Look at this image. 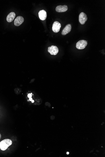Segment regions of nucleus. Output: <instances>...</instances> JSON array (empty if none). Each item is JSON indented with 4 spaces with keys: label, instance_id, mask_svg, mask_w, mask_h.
<instances>
[{
    "label": "nucleus",
    "instance_id": "f257e3e1",
    "mask_svg": "<svg viewBox=\"0 0 105 157\" xmlns=\"http://www.w3.org/2000/svg\"><path fill=\"white\" fill-rule=\"evenodd\" d=\"M12 144V142L11 140L5 139L0 142V149L3 151L6 150Z\"/></svg>",
    "mask_w": 105,
    "mask_h": 157
},
{
    "label": "nucleus",
    "instance_id": "f03ea898",
    "mask_svg": "<svg viewBox=\"0 0 105 157\" xmlns=\"http://www.w3.org/2000/svg\"><path fill=\"white\" fill-rule=\"evenodd\" d=\"M87 44L88 42L87 41L84 40L79 41L76 44V48L78 49H83L86 48Z\"/></svg>",
    "mask_w": 105,
    "mask_h": 157
},
{
    "label": "nucleus",
    "instance_id": "7ed1b4c3",
    "mask_svg": "<svg viewBox=\"0 0 105 157\" xmlns=\"http://www.w3.org/2000/svg\"><path fill=\"white\" fill-rule=\"evenodd\" d=\"M59 49L56 46H52L48 48V52L51 55H56L59 52Z\"/></svg>",
    "mask_w": 105,
    "mask_h": 157
},
{
    "label": "nucleus",
    "instance_id": "20e7f679",
    "mask_svg": "<svg viewBox=\"0 0 105 157\" xmlns=\"http://www.w3.org/2000/svg\"><path fill=\"white\" fill-rule=\"evenodd\" d=\"M61 27V24L58 21H55L52 25V31L55 33H58Z\"/></svg>",
    "mask_w": 105,
    "mask_h": 157
},
{
    "label": "nucleus",
    "instance_id": "39448f33",
    "mask_svg": "<svg viewBox=\"0 0 105 157\" xmlns=\"http://www.w3.org/2000/svg\"><path fill=\"white\" fill-rule=\"evenodd\" d=\"M88 20V17L86 14L82 12L79 15V21L82 25L84 24Z\"/></svg>",
    "mask_w": 105,
    "mask_h": 157
},
{
    "label": "nucleus",
    "instance_id": "423d86ee",
    "mask_svg": "<svg viewBox=\"0 0 105 157\" xmlns=\"http://www.w3.org/2000/svg\"><path fill=\"white\" fill-rule=\"evenodd\" d=\"M68 7L66 5L64 6H59L56 8V11L58 12H66L68 10Z\"/></svg>",
    "mask_w": 105,
    "mask_h": 157
},
{
    "label": "nucleus",
    "instance_id": "0eeeda50",
    "mask_svg": "<svg viewBox=\"0 0 105 157\" xmlns=\"http://www.w3.org/2000/svg\"><path fill=\"white\" fill-rule=\"evenodd\" d=\"M24 21V19L22 17L18 16L16 18L14 21V24L16 26H20Z\"/></svg>",
    "mask_w": 105,
    "mask_h": 157
},
{
    "label": "nucleus",
    "instance_id": "6e6552de",
    "mask_svg": "<svg viewBox=\"0 0 105 157\" xmlns=\"http://www.w3.org/2000/svg\"><path fill=\"white\" fill-rule=\"evenodd\" d=\"M71 25L70 24L67 25L62 31L61 34L62 35H66L68 34L71 31Z\"/></svg>",
    "mask_w": 105,
    "mask_h": 157
},
{
    "label": "nucleus",
    "instance_id": "1a4fd4ad",
    "mask_svg": "<svg viewBox=\"0 0 105 157\" xmlns=\"http://www.w3.org/2000/svg\"><path fill=\"white\" fill-rule=\"evenodd\" d=\"M38 16L41 20H45L47 18V13L45 10H40L38 13Z\"/></svg>",
    "mask_w": 105,
    "mask_h": 157
},
{
    "label": "nucleus",
    "instance_id": "9d476101",
    "mask_svg": "<svg viewBox=\"0 0 105 157\" xmlns=\"http://www.w3.org/2000/svg\"><path fill=\"white\" fill-rule=\"evenodd\" d=\"M15 16V14L14 12H11L9 13L6 18V20L8 22H11L14 20Z\"/></svg>",
    "mask_w": 105,
    "mask_h": 157
},
{
    "label": "nucleus",
    "instance_id": "9b49d317",
    "mask_svg": "<svg viewBox=\"0 0 105 157\" xmlns=\"http://www.w3.org/2000/svg\"><path fill=\"white\" fill-rule=\"evenodd\" d=\"M32 97V94H29L28 95V98H31Z\"/></svg>",
    "mask_w": 105,
    "mask_h": 157
},
{
    "label": "nucleus",
    "instance_id": "f8f14e48",
    "mask_svg": "<svg viewBox=\"0 0 105 157\" xmlns=\"http://www.w3.org/2000/svg\"><path fill=\"white\" fill-rule=\"evenodd\" d=\"M29 100L30 101H32V98H29Z\"/></svg>",
    "mask_w": 105,
    "mask_h": 157
},
{
    "label": "nucleus",
    "instance_id": "ddd939ff",
    "mask_svg": "<svg viewBox=\"0 0 105 157\" xmlns=\"http://www.w3.org/2000/svg\"><path fill=\"white\" fill-rule=\"evenodd\" d=\"M1 134L0 133V139L1 138Z\"/></svg>",
    "mask_w": 105,
    "mask_h": 157
},
{
    "label": "nucleus",
    "instance_id": "4468645a",
    "mask_svg": "<svg viewBox=\"0 0 105 157\" xmlns=\"http://www.w3.org/2000/svg\"><path fill=\"white\" fill-rule=\"evenodd\" d=\"M31 102H32V103H33V102H34V100H32V101H31Z\"/></svg>",
    "mask_w": 105,
    "mask_h": 157
},
{
    "label": "nucleus",
    "instance_id": "2eb2a0df",
    "mask_svg": "<svg viewBox=\"0 0 105 157\" xmlns=\"http://www.w3.org/2000/svg\"><path fill=\"white\" fill-rule=\"evenodd\" d=\"M69 154V152H67V154L68 155V154Z\"/></svg>",
    "mask_w": 105,
    "mask_h": 157
}]
</instances>
